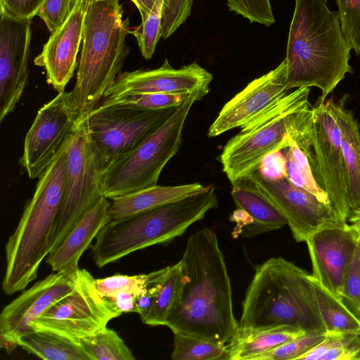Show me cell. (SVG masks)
I'll list each match as a JSON object with an SVG mask.
<instances>
[{"mask_svg": "<svg viewBox=\"0 0 360 360\" xmlns=\"http://www.w3.org/2000/svg\"><path fill=\"white\" fill-rule=\"evenodd\" d=\"M179 261L181 292L165 326L173 333L229 342L238 322L233 314L230 277L214 230L205 227L191 234Z\"/></svg>", "mask_w": 360, "mask_h": 360, "instance_id": "6da1fadb", "label": "cell"}, {"mask_svg": "<svg viewBox=\"0 0 360 360\" xmlns=\"http://www.w3.org/2000/svg\"><path fill=\"white\" fill-rule=\"evenodd\" d=\"M286 56L290 89L317 87L327 98L346 74L352 49L341 27L338 12L327 0H295Z\"/></svg>", "mask_w": 360, "mask_h": 360, "instance_id": "7a4b0ae2", "label": "cell"}, {"mask_svg": "<svg viewBox=\"0 0 360 360\" xmlns=\"http://www.w3.org/2000/svg\"><path fill=\"white\" fill-rule=\"evenodd\" d=\"M288 325L326 333L311 274L282 257L257 266L242 303L241 328Z\"/></svg>", "mask_w": 360, "mask_h": 360, "instance_id": "3957f363", "label": "cell"}, {"mask_svg": "<svg viewBox=\"0 0 360 360\" xmlns=\"http://www.w3.org/2000/svg\"><path fill=\"white\" fill-rule=\"evenodd\" d=\"M67 165L66 143L39 176L35 191L6 244V267L2 288L6 295L25 290L35 280L41 262L50 252L65 191Z\"/></svg>", "mask_w": 360, "mask_h": 360, "instance_id": "277c9868", "label": "cell"}, {"mask_svg": "<svg viewBox=\"0 0 360 360\" xmlns=\"http://www.w3.org/2000/svg\"><path fill=\"white\" fill-rule=\"evenodd\" d=\"M218 206L214 184L200 192L119 220H110L96 237L92 257L99 268L139 250L167 245Z\"/></svg>", "mask_w": 360, "mask_h": 360, "instance_id": "5b68a950", "label": "cell"}, {"mask_svg": "<svg viewBox=\"0 0 360 360\" xmlns=\"http://www.w3.org/2000/svg\"><path fill=\"white\" fill-rule=\"evenodd\" d=\"M131 32L120 0L88 5L76 83L71 91L81 116L99 105L121 72L130 53L126 39Z\"/></svg>", "mask_w": 360, "mask_h": 360, "instance_id": "8992f818", "label": "cell"}, {"mask_svg": "<svg viewBox=\"0 0 360 360\" xmlns=\"http://www.w3.org/2000/svg\"><path fill=\"white\" fill-rule=\"evenodd\" d=\"M309 91L310 87L290 91L227 141L219 161L231 185L257 171L268 156L290 146L311 114Z\"/></svg>", "mask_w": 360, "mask_h": 360, "instance_id": "52a82bcc", "label": "cell"}, {"mask_svg": "<svg viewBox=\"0 0 360 360\" xmlns=\"http://www.w3.org/2000/svg\"><path fill=\"white\" fill-rule=\"evenodd\" d=\"M205 96L192 94L148 138L107 165L101 181L102 195L112 200L157 185L162 169L181 147L191 107Z\"/></svg>", "mask_w": 360, "mask_h": 360, "instance_id": "ba28073f", "label": "cell"}, {"mask_svg": "<svg viewBox=\"0 0 360 360\" xmlns=\"http://www.w3.org/2000/svg\"><path fill=\"white\" fill-rule=\"evenodd\" d=\"M67 150L65 187L52 234L50 252L61 244L84 215L103 197L101 181L105 164L91 137L87 115L77 121L67 142Z\"/></svg>", "mask_w": 360, "mask_h": 360, "instance_id": "9c48e42d", "label": "cell"}, {"mask_svg": "<svg viewBox=\"0 0 360 360\" xmlns=\"http://www.w3.org/2000/svg\"><path fill=\"white\" fill-rule=\"evenodd\" d=\"M176 108L150 110L101 101L87 116L91 137L105 167L148 138Z\"/></svg>", "mask_w": 360, "mask_h": 360, "instance_id": "30bf717a", "label": "cell"}, {"mask_svg": "<svg viewBox=\"0 0 360 360\" xmlns=\"http://www.w3.org/2000/svg\"><path fill=\"white\" fill-rule=\"evenodd\" d=\"M120 315L99 294L93 276L82 269L77 272L73 290L50 307L34 323L33 328L77 342Z\"/></svg>", "mask_w": 360, "mask_h": 360, "instance_id": "8fae6325", "label": "cell"}, {"mask_svg": "<svg viewBox=\"0 0 360 360\" xmlns=\"http://www.w3.org/2000/svg\"><path fill=\"white\" fill-rule=\"evenodd\" d=\"M312 112V149L319 184L333 208L347 222L351 210L338 123V102L320 96Z\"/></svg>", "mask_w": 360, "mask_h": 360, "instance_id": "7c38bea8", "label": "cell"}, {"mask_svg": "<svg viewBox=\"0 0 360 360\" xmlns=\"http://www.w3.org/2000/svg\"><path fill=\"white\" fill-rule=\"evenodd\" d=\"M71 91L44 104L28 130L20 164L31 179L39 178L64 147L79 118Z\"/></svg>", "mask_w": 360, "mask_h": 360, "instance_id": "4fadbf2b", "label": "cell"}, {"mask_svg": "<svg viewBox=\"0 0 360 360\" xmlns=\"http://www.w3.org/2000/svg\"><path fill=\"white\" fill-rule=\"evenodd\" d=\"M243 180L250 183L280 211L298 243L305 242L322 228L347 222L330 204L293 185L285 175L269 177L258 169Z\"/></svg>", "mask_w": 360, "mask_h": 360, "instance_id": "5bb4252c", "label": "cell"}, {"mask_svg": "<svg viewBox=\"0 0 360 360\" xmlns=\"http://www.w3.org/2000/svg\"><path fill=\"white\" fill-rule=\"evenodd\" d=\"M76 276L77 273L51 274L5 306L0 314V347L11 353L22 336L35 331L34 323L73 290Z\"/></svg>", "mask_w": 360, "mask_h": 360, "instance_id": "9a60e30c", "label": "cell"}, {"mask_svg": "<svg viewBox=\"0 0 360 360\" xmlns=\"http://www.w3.org/2000/svg\"><path fill=\"white\" fill-rule=\"evenodd\" d=\"M212 79V73L196 62L174 68L166 58L162 65L155 69L121 72L103 100L150 93L188 94L201 92L207 95Z\"/></svg>", "mask_w": 360, "mask_h": 360, "instance_id": "2e32d148", "label": "cell"}, {"mask_svg": "<svg viewBox=\"0 0 360 360\" xmlns=\"http://www.w3.org/2000/svg\"><path fill=\"white\" fill-rule=\"evenodd\" d=\"M0 122L14 110L29 77L32 20L0 15Z\"/></svg>", "mask_w": 360, "mask_h": 360, "instance_id": "e0dca14e", "label": "cell"}, {"mask_svg": "<svg viewBox=\"0 0 360 360\" xmlns=\"http://www.w3.org/2000/svg\"><path fill=\"white\" fill-rule=\"evenodd\" d=\"M287 62L255 79L221 109L209 127L207 136H219L245 124L270 108L289 92Z\"/></svg>", "mask_w": 360, "mask_h": 360, "instance_id": "ac0fdd59", "label": "cell"}, {"mask_svg": "<svg viewBox=\"0 0 360 360\" xmlns=\"http://www.w3.org/2000/svg\"><path fill=\"white\" fill-rule=\"evenodd\" d=\"M359 238L345 222L322 228L305 241L312 265L311 276L340 300L343 278Z\"/></svg>", "mask_w": 360, "mask_h": 360, "instance_id": "d6986e66", "label": "cell"}, {"mask_svg": "<svg viewBox=\"0 0 360 360\" xmlns=\"http://www.w3.org/2000/svg\"><path fill=\"white\" fill-rule=\"evenodd\" d=\"M87 7L84 0H75L66 20L51 34L34 59L36 65L45 69L47 83L58 92L65 91L77 66Z\"/></svg>", "mask_w": 360, "mask_h": 360, "instance_id": "ffe728a7", "label": "cell"}, {"mask_svg": "<svg viewBox=\"0 0 360 360\" xmlns=\"http://www.w3.org/2000/svg\"><path fill=\"white\" fill-rule=\"evenodd\" d=\"M109 199L103 196L97 204L74 226L61 244L46 257L54 272L76 274L82 254L100 231L110 220Z\"/></svg>", "mask_w": 360, "mask_h": 360, "instance_id": "44dd1931", "label": "cell"}, {"mask_svg": "<svg viewBox=\"0 0 360 360\" xmlns=\"http://www.w3.org/2000/svg\"><path fill=\"white\" fill-rule=\"evenodd\" d=\"M231 194L236 212L245 214H233L231 219L237 223L236 231L242 237L252 238L287 224L280 211L248 181L232 185Z\"/></svg>", "mask_w": 360, "mask_h": 360, "instance_id": "7402d4cb", "label": "cell"}, {"mask_svg": "<svg viewBox=\"0 0 360 360\" xmlns=\"http://www.w3.org/2000/svg\"><path fill=\"white\" fill-rule=\"evenodd\" d=\"M200 183L176 186L155 185L111 200L110 220H119L135 214L179 200L207 188Z\"/></svg>", "mask_w": 360, "mask_h": 360, "instance_id": "603a6c76", "label": "cell"}, {"mask_svg": "<svg viewBox=\"0 0 360 360\" xmlns=\"http://www.w3.org/2000/svg\"><path fill=\"white\" fill-rule=\"evenodd\" d=\"M306 332L288 325L255 328L238 327L229 341V360H252Z\"/></svg>", "mask_w": 360, "mask_h": 360, "instance_id": "cb8c5ba5", "label": "cell"}, {"mask_svg": "<svg viewBox=\"0 0 360 360\" xmlns=\"http://www.w3.org/2000/svg\"><path fill=\"white\" fill-rule=\"evenodd\" d=\"M346 101L347 95L338 102V123L352 213L360 207V129L352 112L345 108Z\"/></svg>", "mask_w": 360, "mask_h": 360, "instance_id": "d4e9b609", "label": "cell"}, {"mask_svg": "<svg viewBox=\"0 0 360 360\" xmlns=\"http://www.w3.org/2000/svg\"><path fill=\"white\" fill-rule=\"evenodd\" d=\"M19 346L45 360H90L77 342L43 330L22 336Z\"/></svg>", "mask_w": 360, "mask_h": 360, "instance_id": "484cf974", "label": "cell"}, {"mask_svg": "<svg viewBox=\"0 0 360 360\" xmlns=\"http://www.w3.org/2000/svg\"><path fill=\"white\" fill-rule=\"evenodd\" d=\"M318 309L326 333H356L360 335L359 319L342 301L326 290L311 276Z\"/></svg>", "mask_w": 360, "mask_h": 360, "instance_id": "4316f807", "label": "cell"}, {"mask_svg": "<svg viewBox=\"0 0 360 360\" xmlns=\"http://www.w3.org/2000/svg\"><path fill=\"white\" fill-rule=\"evenodd\" d=\"M182 278L180 261L169 266L168 271L159 286L148 313L141 319L143 323L153 326H165L169 312L180 297Z\"/></svg>", "mask_w": 360, "mask_h": 360, "instance_id": "83f0119b", "label": "cell"}, {"mask_svg": "<svg viewBox=\"0 0 360 360\" xmlns=\"http://www.w3.org/2000/svg\"><path fill=\"white\" fill-rule=\"evenodd\" d=\"M283 150L285 153V173L287 179L293 185L307 191L321 202L330 205L327 193L316 180L307 153L292 139L290 146Z\"/></svg>", "mask_w": 360, "mask_h": 360, "instance_id": "f1b7e54d", "label": "cell"}, {"mask_svg": "<svg viewBox=\"0 0 360 360\" xmlns=\"http://www.w3.org/2000/svg\"><path fill=\"white\" fill-rule=\"evenodd\" d=\"M77 343L90 360H134L131 349L113 330L105 326L81 338Z\"/></svg>", "mask_w": 360, "mask_h": 360, "instance_id": "f546056e", "label": "cell"}, {"mask_svg": "<svg viewBox=\"0 0 360 360\" xmlns=\"http://www.w3.org/2000/svg\"><path fill=\"white\" fill-rule=\"evenodd\" d=\"M173 360H229L227 345L224 343L174 333Z\"/></svg>", "mask_w": 360, "mask_h": 360, "instance_id": "4dcf8cb0", "label": "cell"}, {"mask_svg": "<svg viewBox=\"0 0 360 360\" xmlns=\"http://www.w3.org/2000/svg\"><path fill=\"white\" fill-rule=\"evenodd\" d=\"M163 3L164 0H156L146 20L131 32V34L136 39L142 56L146 60L153 56L161 37Z\"/></svg>", "mask_w": 360, "mask_h": 360, "instance_id": "1f68e13d", "label": "cell"}, {"mask_svg": "<svg viewBox=\"0 0 360 360\" xmlns=\"http://www.w3.org/2000/svg\"><path fill=\"white\" fill-rule=\"evenodd\" d=\"M326 333L306 332L291 340L254 356L252 360H297L322 341Z\"/></svg>", "mask_w": 360, "mask_h": 360, "instance_id": "d6a6232c", "label": "cell"}, {"mask_svg": "<svg viewBox=\"0 0 360 360\" xmlns=\"http://www.w3.org/2000/svg\"><path fill=\"white\" fill-rule=\"evenodd\" d=\"M157 271L134 276L116 274L104 278H95V285L102 297L112 296L124 291L140 293L155 277Z\"/></svg>", "mask_w": 360, "mask_h": 360, "instance_id": "836d02e7", "label": "cell"}, {"mask_svg": "<svg viewBox=\"0 0 360 360\" xmlns=\"http://www.w3.org/2000/svg\"><path fill=\"white\" fill-rule=\"evenodd\" d=\"M192 94L150 93L132 94L112 100H102L101 101L115 102L145 110H157L179 107L189 98Z\"/></svg>", "mask_w": 360, "mask_h": 360, "instance_id": "e575fe53", "label": "cell"}, {"mask_svg": "<svg viewBox=\"0 0 360 360\" xmlns=\"http://www.w3.org/2000/svg\"><path fill=\"white\" fill-rule=\"evenodd\" d=\"M340 300L360 319V238L343 278Z\"/></svg>", "mask_w": 360, "mask_h": 360, "instance_id": "d590c367", "label": "cell"}, {"mask_svg": "<svg viewBox=\"0 0 360 360\" xmlns=\"http://www.w3.org/2000/svg\"><path fill=\"white\" fill-rule=\"evenodd\" d=\"M341 27L352 49L360 53V0H335Z\"/></svg>", "mask_w": 360, "mask_h": 360, "instance_id": "8d00e7d4", "label": "cell"}, {"mask_svg": "<svg viewBox=\"0 0 360 360\" xmlns=\"http://www.w3.org/2000/svg\"><path fill=\"white\" fill-rule=\"evenodd\" d=\"M230 11L250 22L270 26L275 22L270 0H226Z\"/></svg>", "mask_w": 360, "mask_h": 360, "instance_id": "74e56055", "label": "cell"}, {"mask_svg": "<svg viewBox=\"0 0 360 360\" xmlns=\"http://www.w3.org/2000/svg\"><path fill=\"white\" fill-rule=\"evenodd\" d=\"M193 0H164L161 37L167 39L191 15Z\"/></svg>", "mask_w": 360, "mask_h": 360, "instance_id": "f35d334b", "label": "cell"}, {"mask_svg": "<svg viewBox=\"0 0 360 360\" xmlns=\"http://www.w3.org/2000/svg\"><path fill=\"white\" fill-rule=\"evenodd\" d=\"M75 0H45L36 16L46 25L49 32H54L66 20Z\"/></svg>", "mask_w": 360, "mask_h": 360, "instance_id": "ab89813d", "label": "cell"}, {"mask_svg": "<svg viewBox=\"0 0 360 360\" xmlns=\"http://www.w3.org/2000/svg\"><path fill=\"white\" fill-rule=\"evenodd\" d=\"M45 0H0V15L17 20H32Z\"/></svg>", "mask_w": 360, "mask_h": 360, "instance_id": "60d3db41", "label": "cell"}, {"mask_svg": "<svg viewBox=\"0 0 360 360\" xmlns=\"http://www.w3.org/2000/svg\"><path fill=\"white\" fill-rule=\"evenodd\" d=\"M138 292L124 291L118 292L112 296L103 297L108 304L118 313H137L136 300Z\"/></svg>", "mask_w": 360, "mask_h": 360, "instance_id": "b9f144b4", "label": "cell"}, {"mask_svg": "<svg viewBox=\"0 0 360 360\" xmlns=\"http://www.w3.org/2000/svg\"><path fill=\"white\" fill-rule=\"evenodd\" d=\"M137 7L141 22H144L149 15L156 0H131Z\"/></svg>", "mask_w": 360, "mask_h": 360, "instance_id": "7bdbcfd3", "label": "cell"}, {"mask_svg": "<svg viewBox=\"0 0 360 360\" xmlns=\"http://www.w3.org/2000/svg\"><path fill=\"white\" fill-rule=\"evenodd\" d=\"M347 222L360 235V207L350 214Z\"/></svg>", "mask_w": 360, "mask_h": 360, "instance_id": "ee69618b", "label": "cell"}, {"mask_svg": "<svg viewBox=\"0 0 360 360\" xmlns=\"http://www.w3.org/2000/svg\"><path fill=\"white\" fill-rule=\"evenodd\" d=\"M84 2L89 5V4L92 3V2H98V1H105V0H84Z\"/></svg>", "mask_w": 360, "mask_h": 360, "instance_id": "f6af8a7d", "label": "cell"}, {"mask_svg": "<svg viewBox=\"0 0 360 360\" xmlns=\"http://www.w3.org/2000/svg\"><path fill=\"white\" fill-rule=\"evenodd\" d=\"M356 360H360V350H359V354L357 355Z\"/></svg>", "mask_w": 360, "mask_h": 360, "instance_id": "bcb514c9", "label": "cell"}, {"mask_svg": "<svg viewBox=\"0 0 360 360\" xmlns=\"http://www.w3.org/2000/svg\"><path fill=\"white\" fill-rule=\"evenodd\" d=\"M359 56H360V53H359Z\"/></svg>", "mask_w": 360, "mask_h": 360, "instance_id": "7dc6e473", "label": "cell"}]
</instances>
